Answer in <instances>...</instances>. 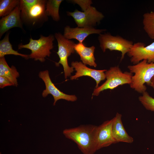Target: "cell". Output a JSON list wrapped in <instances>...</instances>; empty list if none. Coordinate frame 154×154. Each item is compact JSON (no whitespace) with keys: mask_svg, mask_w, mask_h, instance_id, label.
Wrapping results in <instances>:
<instances>
[{"mask_svg":"<svg viewBox=\"0 0 154 154\" xmlns=\"http://www.w3.org/2000/svg\"><path fill=\"white\" fill-rule=\"evenodd\" d=\"M106 80L102 85L95 88L93 96H98L104 90H113L125 84H130L133 74L128 72H123L118 66L111 67L105 72Z\"/></svg>","mask_w":154,"mask_h":154,"instance_id":"cell-4","label":"cell"},{"mask_svg":"<svg viewBox=\"0 0 154 154\" xmlns=\"http://www.w3.org/2000/svg\"><path fill=\"white\" fill-rule=\"evenodd\" d=\"M105 29H96L94 27L71 28L66 26L64 30L63 36L68 40L75 39L79 42L83 43L85 38L92 34H100L106 31Z\"/></svg>","mask_w":154,"mask_h":154,"instance_id":"cell-12","label":"cell"},{"mask_svg":"<svg viewBox=\"0 0 154 154\" xmlns=\"http://www.w3.org/2000/svg\"><path fill=\"white\" fill-rule=\"evenodd\" d=\"M46 1V0H39L36 4L30 8L26 19L35 22L44 17H47L45 12Z\"/></svg>","mask_w":154,"mask_h":154,"instance_id":"cell-17","label":"cell"},{"mask_svg":"<svg viewBox=\"0 0 154 154\" xmlns=\"http://www.w3.org/2000/svg\"><path fill=\"white\" fill-rule=\"evenodd\" d=\"M75 51L80 56V60L84 64L96 67L97 65L95 61L94 52L95 47L86 46L83 43L79 42L74 45Z\"/></svg>","mask_w":154,"mask_h":154,"instance_id":"cell-15","label":"cell"},{"mask_svg":"<svg viewBox=\"0 0 154 154\" xmlns=\"http://www.w3.org/2000/svg\"><path fill=\"white\" fill-rule=\"evenodd\" d=\"M62 0L47 1L45 11L46 15L51 16L53 20L58 21L60 20L59 9Z\"/></svg>","mask_w":154,"mask_h":154,"instance_id":"cell-19","label":"cell"},{"mask_svg":"<svg viewBox=\"0 0 154 154\" xmlns=\"http://www.w3.org/2000/svg\"><path fill=\"white\" fill-rule=\"evenodd\" d=\"M150 86L154 89V75L151 80V84Z\"/></svg>","mask_w":154,"mask_h":154,"instance_id":"cell-26","label":"cell"},{"mask_svg":"<svg viewBox=\"0 0 154 154\" xmlns=\"http://www.w3.org/2000/svg\"><path fill=\"white\" fill-rule=\"evenodd\" d=\"M67 15L72 17L77 25L82 28L94 27L104 17L103 13L91 6L84 11L76 9L72 12H67Z\"/></svg>","mask_w":154,"mask_h":154,"instance_id":"cell-7","label":"cell"},{"mask_svg":"<svg viewBox=\"0 0 154 154\" xmlns=\"http://www.w3.org/2000/svg\"><path fill=\"white\" fill-rule=\"evenodd\" d=\"M9 33H7L4 38L0 41V58L7 55L20 56L26 59L29 58V55L22 54L14 50L9 40Z\"/></svg>","mask_w":154,"mask_h":154,"instance_id":"cell-18","label":"cell"},{"mask_svg":"<svg viewBox=\"0 0 154 154\" xmlns=\"http://www.w3.org/2000/svg\"><path fill=\"white\" fill-rule=\"evenodd\" d=\"M122 115L117 112L113 118L112 127V134L117 143L123 142L131 143L133 138L130 136L126 131L121 120Z\"/></svg>","mask_w":154,"mask_h":154,"instance_id":"cell-14","label":"cell"},{"mask_svg":"<svg viewBox=\"0 0 154 154\" xmlns=\"http://www.w3.org/2000/svg\"><path fill=\"white\" fill-rule=\"evenodd\" d=\"M13 86V84L7 78L0 76V88H3L7 86Z\"/></svg>","mask_w":154,"mask_h":154,"instance_id":"cell-25","label":"cell"},{"mask_svg":"<svg viewBox=\"0 0 154 154\" xmlns=\"http://www.w3.org/2000/svg\"><path fill=\"white\" fill-rule=\"evenodd\" d=\"M97 126L82 125L66 129L63 133L67 138L75 142L84 154H94L97 151L96 137Z\"/></svg>","mask_w":154,"mask_h":154,"instance_id":"cell-1","label":"cell"},{"mask_svg":"<svg viewBox=\"0 0 154 154\" xmlns=\"http://www.w3.org/2000/svg\"><path fill=\"white\" fill-rule=\"evenodd\" d=\"M0 76H3L9 80L17 87L18 85L17 78L19 74L16 67L13 65L10 67L4 57L0 58Z\"/></svg>","mask_w":154,"mask_h":154,"instance_id":"cell-16","label":"cell"},{"mask_svg":"<svg viewBox=\"0 0 154 154\" xmlns=\"http://www.w3.org/2000/svg\"><path fill=\"white\" fill-rule=\"evenodd\" d=\"M38 1L39 0H20L19 7L21 14L24 18H26L30 8Z\"/></svg>","mask_w":154,"mask_h":154,"instance_id":"cell-23","label":"cell"},{"mask_svg":"<svg viewBox=\"0 0 154 154\" xmlns=\"http://www.w3.org/2000/svg\"><path fill=\"white\" fill-rule=\"evenodd\" d=\"M38 76L44 82L46 87L45 89L42 93L43 97H46L50 94L53 96L54 102L53 105H55L56 102L60 99H64L68 101L74 102L77 98L75 95L66 94L59 90L52 82L50 78L49 72L47 70L39 72Z\"/></svg>","mask_w":154,"mask_h":154,"instance_id":"cell-9","label":"cell"},{"mask_svg":"<svg viewBox=\"0 0 154 154\" xmlns=\"http://www.w3.org/2000/svg\"><path fill=\"white\" fill-rule=\"evenodd\" d=\"M98 39L100 46L103 52L107 49L116 50L121 52L120 61L124 58L133 44V42L119 35L113 36L110 33L99 35Z\"/></svg>","mask_w":154,"mask_h":154,"instance_id":"cell-5","label":"cell"},{"mask_svg":"<svg viewBox=\"0 0 154 154\" xmlns=\"http://www.w3.org/2000/svg\"><path fill=\"white\" fill-rule=\"evenodd\" d=\"M139 100L147 110L154 112V98L146 91L139 98Z\"/></svg>","mask_w":154,"mask_h":154,"instance_id":"cell-22","label":"cell"},{"mask_svg":"<svg viewBox=\"0 0 154 154\" xmlns=\"http://www.w3.org/2000/svg\"><path fill=\"white\" fill-rule=\"evenodd\" d=\"M71 65L76 71L75 75L70 77L71 80L76 79L83 76H88L95 80L96 82L95 88H96L99 86V84L101 81L106 78L104 73L107 70H96L89 68L82 62L77 61L72 62Z\"/></svg>","mask_w":154,"mask_h":154,"instance_id":"cell-11","label":"cell"},{"mask_svg":"<svg viewBox=\"0 0 154 154\" xmlns=\"http://www.w3.org/2000/svg\"><path fill=\"white\" fill-rule=\"evenodd\" d=\"M19 5L9 14L3 17L0 20V38L6 32L15 27L23 29L20 15Z\"/></svg>","mask_w":154,"mask_h":154,"instance_id":"cell-13","label":"cell"},{"mask_svg":"<svg viewBox=\"0 0 154 154\" xmlns=\"http://www.w3.org/2000/svg\"><path fill=\"white\" fill-rule=\"evenodd\" d=\"M145 45L141 42L135 43L127 53L133 64H136L143 60H146L149 63H154V41Z\"/></svg>","mask_w":154,"mask_h":154,"instance_id":"cell-8","label":"cell"},{"mask_svg":"<svg viewBox=\"0 0 154 154\" xmlns=\"http://www.w3.org/2000/svg\"><path fill=\"white\" fill-rule=\"evenodd\" d=\"M54 35H50L47 37L40 35L39 39L34 40L31 37L29 42L23 44L22 43L18 45V49L25 48L30 50L31 52L29 58L35 61L44 62L46 56L49 57L51 53L50 50L53 48V41L55 39Z\"/></svg>","mask_w":154,"mask_h":154,"instance_id":"cell-3","label":"cell"},{"mask_svg":"<svg viewBox=\"0 0 154 154\" xmlns=\"http://www.w3.org/2000/svg\"><path fill=\"white\" fill-rule=\"evenodd\" d=\"M19 4V0H0V17L2 18L9 14Z\"/></svg>","mask_w":154,"mask_h":154,"instance_id":"cell-21","label":"cell"},{"mask_svg":"<svg viewBox=\"0 0 154 154\" xmlns=\"http://www.w3.org/2000/svg\"><path fill=\"white\" fill-rule=\"evenodd\" d=\"M54 36L58 43V49L56 53L60 58L59 62H56L55 65L57 66L60 64L62 66L65 78L66 79L71 76V73L74 70L72 67L69 66L68 59V57L75 51L74 48L75 43L73 40L66 38L60 33H55Z\"/></svg>","mask_w":154,"mask_h":154,"instance_id":"cell-6","label":"cell"},{"mask_svg":"<svg viewBox=\"0 0 154 154\" xmlns=\"http://www.w3.org/2000/svg\"><path fill=\"white\" fill-rule=\"evenodd\" d=\"M113 118L104 122L97 126L96 137L97 151L102 148L116 143L113 138L112 132Z\"/></svg>","mask_w":154,"mask_h":154,"instance_id":"cell-10","label":"cell"},{"mask_svg":"<svg viewBox=\"0 0 154 154\" xmlns=\"http://www.w3.org/2000/svg\"><path fill=\"white\" fill-rule=\"evenodd\" d=\"M143 28L148 37L154 39V12L145 13L143 15Z\"/></svg>","mask_w":154,"mask_h":154,"instance_id":"cell-20","label":"cell"},{"mask_svg":"<svg viewBox=\"0 0 154 154\" xmlns=\"http://www.w3.org/2000/svg\"><path fill=\"white\" fill-rule=\"evenodd\" d=\"M70 1L73 3L78 5L83 11L88 9L93 3L91 0H70Z\"/></svg>","mask_w":154,"mask_h":154,"instance_id":"cell-24","label":"cell"},{"mask_svg":"<svg viewBox=\"0 0 154 154\" xmlns=\"http://www.w3.org/2000/svg\"><path fill=\"white\" fill-rule=\"evenodd\" d=\"M127 68L130 72L134 74L129 84L130 88L139 93L146 91L145 84L150 86L151 80L154 75V63H149L143 60L136 64L128 66Z\"/></svg>","mask_w":154,"mask_h":154,"instance_id":"cell-2","label":"cell"}]
</instances>
